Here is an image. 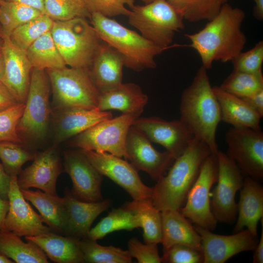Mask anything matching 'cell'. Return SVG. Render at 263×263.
Returning a JSON list of instances; mask_svg holds the SVG:
<instances>
[{
    "mask_svg": "<svg viewBox=\"0 0 263 263\" xmlns=\"http://www.w3.org/2000/svg\"><path fill=\"white\" fill-rule=\"evenodd\" d=\"M22 3L35 8L44 14V0H5Z\"/></svg>",
    "mask_w": 263,
    "mask_h": 263,
    "instance_id": "f907efd6",
    "label": "cell"
},
{
    "mask_svg": "<svg viewBox=\"0 0 263 263\" xmlns=\"http://www.w3.org/2000/svg\"><path fill=\"white\" fill-rule=\"evenodd\" d=\"M5 0H0V7Z\"/></svg>",
    "mask_w": 263,
    "mask_h": 263,
    "instance_id": "680465c9",
    "label": "cell"
},
{
    "mask_svg": "<svg viewBox=\"0 0 263 263\" xmlns=\"http://www.w3.org/2000/svg\"><path fill=\"white\" fill-rule=\"evenodd\" d=\"M36 153L21 144L0 141V159L6 172L10 177L19 175L22 166L27 161L33 160Z\"/></svg>",
    "mask_w": 263,
    "mask_h": 263,
    "instance_id": "f35d334b",
    "label": "cell"
},
{
    "mask_svg": "<svg viewBox=\"0 0 263 263\" xmlns=\"http://www.w3.org/2000/svg\"><path fill=\"white\" fill-rule=\"evenodd\" d=\"M44 14L39 10L22 3L4 0L0 7V25L10 36L20 25Z\"/></svg>",
    "mask_w": 263,
    "mask_h": 263,
    "instance_id": "d590c367",
    "label": "cell"
},
{
    "mask_svg": "<svg viewBox=\"0 0 263 263\" xmlns=\"http://www.w3.org/2000/svg\"><path fill=\"white\" fill-rule=\"evenodd\" d=\"M14 263L12 260L8 259L2 255H0V263Z\"/></svg>",
    "mask_w": 263,
    "mask_h": 263,
    "instance_id": "11a10c76",
    "label": "cell"
},
{
    "mask_svg": "<svg viewBox=\"0 0 263 263\" xmlns=\"http://www.w3.org/2000/svg\"><path fill=\"white\" fill-rule=\"evenodd\" d=\"M24 107L25 103H19L0 111V141L22 143L17 126Z\"/></svg>",
    "mask_w": 263,
    "mask_h": 263,
    "instance_id": "60d3db41",
    "label": "cell"
},
{
    "mask_svg": "<svg viewBox=\"0 0 263 263\" xmlns=\"http://www.w3.org/2000/svg\"><path fill=\"white\" fill-rule=\"evenodd\" d=\"M79 245L84 263H131L132 258L128 250L121 248L99 244L89 238L80 239Z\"/></svg>",
    "mask_w": 263,
    "mask_h": 263,
    "instance_id": "e575fe53",
    "label": "cell"
},
{
    "mask_svg": "<svg viewBox=\"0 0 263 263\" xmlns=\"http://www.w3.org/2000/svg\"><path fill=\"white\" fill-rule=\"evenodd\" d=\"M140 0L143 2L145 4H147L156 0Z\"/></svg>",
    "mask_w": 263,
    "mask_h": 263,
    "instance_id": "9f6ffc18",
    "label": "cell"
},
{
    "mask_svg": "<svg viewBox=\"0 0 263 263\" xmlns=\"http://www.w3.org/2000/svg\"><path fill=\"white\" fill-rule=\"evenodd\" d=\"M242 98L263 117V89L250 96Z\"/></svg>",
    "mask_w": 263,
    "mask_h": 263,
    "instance_id": "7dc6e473",
    "label": "cell"
},
{
    "mask_svg": "<svg viewBox=\"0 0 263 263\" xmlns=\"http://www.w3.org/2000/svg\"><path fill=\"white\" fill-rule=\"evenodd\" d=\"M125 149L126 159L133 167L146 172L156 181L165 175L175 159L167 150L160 152L155 150L147 136L132 125L127 135Z\"/></svg>",
    "mask_w": 263,
    "mask_h": 263,
    "instance_id": "5bb4252c",
    "label": "cell"
},
{
    "mask_svg": "<svg viewBox=\"0 0 263 263\" xmlns=\"http://www.w3.org/2000/svg\"><path fill=\"white\" fill-rule=\"evenodd\" d=\"M122 207L132 212L137 217L143 229L144 243L158 244L162 241L161 211L153 205L151 198L132 200Z\"/></svg>",
    "mask_w": 263,
    "mask_h": 263,
    "instance_id": "4dcf8cb0",
    "label": "cell"
},
{
    "mask_svg": "<svg viewBox=\"0 0 263 263\" xmlns=\"http://www.w3.org/2000/svg\"><path fill=\"white\" fill-rule=\"evenodd\" d=\"M218 178L212 192L210 206L217 222L228 224L234 222L237 216L235 196L244 183V175L233 159L219 150Z\"/></svg>",
    "mask_w": 263,
    "mask_h": 263,
    "instance_id": "8fae6325",
    "label": "cell"
},
{
    "mask_svg": "<svg viewBox=\"0 0 263 263\" xmlns=\"http://www.w3.org/2000/svg\"><path fill=\"white\" fill-rule=\"evenodd\" d=\"M4 71V61L1 50H0V81L3 75Z\"/></svg>",
    "mask_w": 263,
    "mask_h": 263,
    "instance_id": "db71d44e",
    "label": "cell"
},
{
    "mask_svg": "<svg viewBox=\"0 0 263 263\" xmlns=\"http://www.w3.org/2000/svg\"><path fill=\"white\" fill-rule=\"evenodd\" d=\"M262 224V232L260 240L254 249L253 263H263V218L260 220Z\"/></svg>",
    "mask_w": 263,
    "mask_h": 263,
    "instance_id": "681fc988",
    "label": "cell"
},
{
    "mask_svg": "<svg viewBox=\"0 0 263 263\" xmlns=\"http://www.w3.org/2000/svg\"><path fill=\"white\" fill-rule=\"evenodd\" d=\"M137 118L132 114L122 113L102 121L74 137L70 145L82 150L107 152L126 158L127 135Z\"/></svg>",
    "mask_w": 263,
    "mask_h": 263,
    "instance_id": "9c48e42d",
    "label": "cell"
},
{
    "mask_svg": "<svg viewBox=\"0 0 263 263\" xmlns=\"http://www.w3.org/2000/svg\"><path fill=\"white\" fill-rule=\"evenodd\" d=\"M127 250L130 256L136 259L139 263H162L157 244L142 243L134 237L129 240Z\"/></svg>",
    "mask_w": 263,
    "mask_h": 263,
    "instance_id": "f6af8a7d",
    "label": "cell"
},
{
    "mask_svg": "<svg viewBox=\"0 0 263 263\" xmlns=\"http://www.w3.org/2000/svg\"><path fill=\"white\" fill-rule=\"evenodd\" d=\"M124 59L116 49L102 41L89 68L92 78L100 93L122 83Z\"/></svg>",
    "mask_w": 263,
    "mask_h": 263,
    "instance_id": "603a6c76",
    "label": "cell"
},
{
    "mask_svg": "<svg viewBox=\"0 0 263 263\" xmlns=\"http://www.w3.org/2000/svg\"><path fill=\"white\" fill-rule=\"evenodd\" d=\"M81 150L103 176L123 188L132 200L152 198V187L144 184L138 170L131 163L109 153Z\"/></svg>",
    "mask_w": 263,
    "mask_h": 263,
    "instance_id": "4fadbf2b",
    "label": "cell"
},
{
    "mask_svg": "<svg viewBox=\"0 0 263 263\" xmlns=\"http://www.w3.org/2000/svg\"><path fill=\"white\" fill-rule=\"evenodd\" d=\"M127 17L129 23L156 45L167 49L181 46L171 44L175 33L184 28V19L167 0L134 5Z\"/></svg>",
    "mask_w": 263,
    "mask_h": 263,
    "instance_id": "52a82bcc",
    "label": "cell"
},
{
    "mask_svg": "<svg viewBox=\"0 0 263 263\" xmlns=\"http://www.w3.org/2000/svg\"><path fill=\"white\" fill-rule=\"evenodd\" d=\"M148 102V96L139 85L122 83L114 89L100 93L97 108L102 111L118 110L139 118Z\"/></svg>",
    "mask_w": 263,
    "mask_h": 263,
    "instance_id": "d4e9b609",
    "label": "cell"
},
{
    "mask_svg": "<svg viewBox=\"0 0 263 263\" xmlns=\"http://www.w3.org/2000/svg\"><path fill=\"white\" fill-rule=\"evenodd\" d=\"M63 198L67 213L64 235L78 239L88 238L94 221L112 204L109 199L95 202L82 201L76 198L67 188Z\"/></svg>",
    "mask_w": 263,
    "mask_h": 263,
    "instance_id": "7402d4cb",
    "label": "cell"
},
{
    "mask_svg": "<svg viewBox=\"0 0 263 263\" xmlns=\"http://www.w3.org/2000/svg\"><path fill=\"white\" fill-rule=\"evenodd\" d=\"M51 33L66 65L90 68L102 40L85 18L54 20Z\"/></svg>",
    "mask_w": 263,
    "mask_h": 263,
    "instance_id": "5b68a950",
    "label": "cell"
},
{
    "mask_svg": "<svg viewBox=\"0 0 263 263\" xmlns=\"http://www.w3.org/2000/svg\"><path fill=\"white\" fill-rule=\"evenodd\" d=\"M162 263H203L204 257L201 250L183 244H176L163 248Z\"/></svg>",
    "mask_w": 263,
    "mask_h": 263,
    "instance_id": "ee69618b",
    "label": "cell"
},
{
    "mask_svg": "<svg viewBox=\"0 0 263 263\" xmlns=\"http://www.w3.org/2000/svg\"><path fill=\"white\" fill-rule=\"evenodd\" d=\"M212 89L220 106L221 121L232 127L261 130L262 117L243 98L219 86L213 87Z\"/></svg>",
    "mask_w": 263,
    "mask_h": 263,
    "instance_id": "484cf974",
    "label": "cell"
},
{
    "mask_svg": "<svg viewBox=\"0 0 263 263\" xmlns=\"http://www.w3.org/2000/svg\"><path fill=\"white\" fill-rule=\"evenodd\" d=\"M219 87L241 98L250 96L263 89L262 71L248 73L233 71Z\"/></svg>",
    "mask_w": 263,
    "mask_h": 263,
    "instance_id": "8d00e7d4",
    "label": "cell"
},
{
    "mask_svg": "<svg viewBox=\"0 0 263 263\" xmlns=\"http://www.w3.org/2000/svg\"><path fill=\"white\" fill-rule=\"evenodd\" d=\"M53 94L52 110L97 108L100 92L89 68L47 70Z\"/></svg>",
    "mask_w": 263,
    "mask_h": 263,
    "instance_id": "8992f818",
    "label": "cell"
},
{
    "mask_svg": "<svg viewBox=\"0 0 263 263\" xmlns=\"http://www.w3.org/2000/svg\"><path fill=\"white\" fill-rule=\"evenodd\" d=\"M226 153L244 175L263 180V132L246 127L230 128L225 134Z\"/></svg>",
    "mask_w": 263,
    "mask_h": 263,
    "instance_id": "7c38bea8",
    "label": "cell"
},
{
    "mask_svg": "<svg viewBox=\"0 0 263 263\" xmlns=\"http://www.w3.org/2000/svg\"><path fill=\"white\" fill-rule=\"evenodd\" d=\"M132 126L142 132L150 142L164 147L175 159L184 152L194 138L180 119L169 121L156 116L139 117Z\"/></svg>",
    "mask_w": 263,
    "mask_h": 263,
    "instance_id": "2e32d148",
    "label": "cell"
},
{
    "mask_svg": "<svg viewBox=\"0 0 263 263\" xmlns=\"http://www.w3.org/2000/svg\"><path fill=\"white\" fill-rule=\"evenodd\" d=\"M84 3L90 14L96 13L105 17L124 15L128 16L131 9L134 5V0H84Z\"/></svg>",
    "mask_w": 263,
    "mask_h": 263,
    "instance_id": "b9f144b4",
    "label": "cell"
},
{
    "mask_svg": "<svg viewBox=\"0 0 263 263\" xmlns=\"http://www.w3.org/2000/svg\"><path fill=\"white\" fill-rule=\"evenodd\" d=\"M25 239L38 245L51 261L57 263H84L80 239L52 232Z\"/></svg>",
    "mask_w": 263,
    "mask_h": 263,
    "instance_id": "4316f807",
    "label": "cell"
},
{
    "mask_svg": "<svg viewBox=\"0 0 263 263\" xmlns=\"http://www.w3.org/2000/svg\"><path fill=\"white\" fill-rule=\"evenodd\" d=\"M26 200L38 210L45 223L55 233L64 235L67 221L64 199L40 189H20Z\"/></svg>",
    "mask_w": 263,
    "mask_h": 263,
    "instance_id": "f1b7e54d",
    "label": "cell"
},
{
    "mask_svg": "<svg viewBox=\"0 0 263 263\" xmlns=\"http://www.w3.org/2000/svg\"><path fill=\"white\" fill-rule=\"evenodd\" d=\"M79 0V1H82V2H84V0Z\"/></svg>",
    "mask_w": 263,
    "mask_h": 263,
    "instance_id": "91938a15",
    "label": "cell"
},
{
    "mask_svg": "<svg viewBox=\"0 0 263 263\" xmlns=\"http://www.w3.org/2000/svg\"><path fill=\"white\" fill-rule=\"evenodd\" d=\"M113 117L98 108L52 110L51 124L55 145L73 138L102 121Z\"/></svg>",
    "mask_w": 263,
    "mask_h": 263,
    "instance_id": "44dd1931",
    "label": "cell"
},
{
    "mask_svg": "<svg viewBox=\"0 0 263 263\" xmlns=\"http://www.w3.org/2000/svg\"><path fill=\"white\" fill-rule=\"evenodd\" d=\"M9 207L8 200H4L0 197V230L5 229L4 220Z\"/></svg>",
    "mask_w": 263,
    "mask_h": 263,
    "instance_id": "816d5d0a",
    "label": "cell"
},
{
    "mask_svg": "<svg viewBox=\"0 0 263 263\" xmlns=\"http://www.w3.org/2000/svg\"><path fill=\"white\" fill-rule=\"evenodd\" d=\"M63 165L72 182V194L88 202L103 200L101 185L103 175L80 150H67L63 153Z\"/></svg>",
    "mask_w": 263,
    "mask_h": 263,
    "instance_id": "9a60e30c",
    "label": "cell"
},
{
    "mask_svg": "<svg viewBox=\"0 0 263 263\" xmlns=\"http://www.w3.org/2000/svg\"><path fill=\"white\" fill-rule=\"evenodd\" d=\"M255 6L253 9V15L255 18L262 20L263 19V0H253Z\"/></svg>",
    "mask_w": 263,
    "mask_h": 263,
    "instance_id": "f5cc1de1",
    "label": "cell"
},
{
    "mask_svg": "<svg viewBox=\"0 0 263 263\" xmlns=\"http://www.w3.org/2000/svg\"><path fill=\"white\" fill-rule=\"evenodd\" d=\"M1 51L4 71L0 81L6 87L18 103H25L27 96L33 68L26 51L16 46L0 25Z\"/></svg>",
    "mask_w": 263,
    "mask_h": 263,
    "instance_id": "ac0fdd59",
    "label": "cell"
},
{
    "mask_svg": "<svg viewBox=\"0 0 263 263\" xmlns=\"http://www.w3.org/2000/svg\"><path fill=\"white\" fill-rule=\"evenodd\" d=\"M162 241L163 248L176 244L189 245L201 250V239L190 223L179 210L161 211Z\"/></svg>",
    "mask_w": 263,
    "mask_h": 263,
    "instance_id": "83f0119b",
    "label": "cell"
},
{
    "mask_svg": "<svg viewBox=\"0 0 263 263\" xmlns=\"http://www.w3.org/2000/svg\"><path fill=\"white\" fill-rule=\"evenodd\" d=\"M180 113V119L194 137L205 143L216 154L219 149L216 133L221 121V111L207 69L202 66L182 94Z\"/></svg>",
    "mask_w": 263,
    "mask_h": 263,
    "instance_id": "7a4b0ae2",
    "label": "cell"
},
{
    "mask_svg": "<svg viewBox=\"0 0 263 263\" xmlns=\"http://www.w3.org/2000/svg\"><path fill=\"white\" fill-rule=\"evenodd\" d=\"M17 178L18 176H11L8 194L9 207L4 220L5 229L20 237L35 236L53 232L43 224L40 215L26 201L18 184Z\"/></svg>",
    "mask_w": 263,
    "mask_h": 263,
    "instance_id": "d6986e66",
    "label": "cell"
},
{
    "mask_svg": "<svg viewBox=\"0 0 263 263\" xmlns=\"http://www.w3.org/2000/svg\"><path fill=\"white\" fill-rule=\"evenodd\" d=\"M228 0H167L182 16L190 22L210 20L220 11Z\"/></svg>",
    "mask_w": 263,
    "mask_h": 263,
    "instance_id": "836d02e7",
    "label": "cell"
},
{
    "mask_svg": "<svg viewBox=\"0 0 263 263\" xmlns=\"http://www.w3.org/2000/svg\"><path fill=\"white\" fill-rule=\"evenodd\" d=\"M26 53L34 69L47 70L66 67L56 46L51 31L35 41L26 50Z\"/></svg>",
    "mask_w": 263,
    "mask_h": 263,
    "instance_id": "1f68e13d",
    "label": "cell"
},
{
    "mask_svg": "<svg viewBox=\"0 0 263 263\" xmlns=\"http://www.w3.org/2000/svg\"><path fill=\"white\" fill-rule=\"evenodd\" d=\"M245 18L244 10L226 3L203 29L185 35L190 40L189 46L199 55L202 66L208 70L215 61H231L243 51L247 41L241 29Z\"/></svg>",
    "mask_w": 263,
    "mask_h": 263,
    "instance_id": "6da1fadb",
    "label": "cell"
},
{
    "mask_svg": "<svg viewBox=\"0 0 263 263\" xmlns=\"http://www.w3.org/2000/svg\"><path fill=\"white\" fill-rule=\"evenodd\" d=\"M18 103L10 92L0 81V111Z\"/></svg>",
    "mask_w": 263,
    "mask_h": 263,
    "instance_id": "bcb514c9",
    "label": "cell"
},
{
    "mask_svg": "<svg viewBox=\"0 0 263 263\" xmlns=\"http://www.w3.org/2000/svg\"><path fill=\"white\" fill-rule=\"evenodd\" d=\"M218 172L217 155L212 153L202 165L186 202L179 210L195 225L210 231L215 229L218 222L212 212L210 199V189L217 181Z\"/></svg>",
    "mask_w": 263,
    "mask_h": 263,
    "instance_id": "30bf717a",
    "label": "cell"
},
{
    "mask_svg": "<svg viewBox=\"0 0 263 263\" xmlns=\"http://www.w3.org/2000/svg\"><path fill=\"white\" fill-rule=\"evenodd\" d=\"M231 61L233 71L248 73L261 72L263 62V41H259L247 51L241 52Z\"/></svg>",
    "mask_w": 263,
    "mask_h": 263,
    "instance_id": "7bdbcfd3",
    "label": "cell"
},
{
    "mask_svg": "<svg viewBox=\"0 0 263 263\" xmlns=\"http://www.w3.org/2000/svg\"><path fill=\"white\" fill-rule=\"evenodd\" d=\"M44 14L53 20L91 17L85 3L78 0H44Z\"/></svg>",
    "mask_w": 263,
    "mask_h": 263,
    "instance_id": "ab89813d",
    "label": "cell"
},
{
    "mask_svg": "<svg viewBox=\"0 0 263 263\" xmlns=\"http://www.w3.org/2000/svg\"><path fill=\"white\" fill-rule=\"evenodd\" d=\"M50 88L45 70L33 68L24 109L17 126L22 143H40L48 135L52 113Z\"/></svg>",
    "mask_w": 263,
    "mask_h": 263,
    "instance_id": "ba28073f",
    "label": "cell"
},
{
    "mask_svg": "<svg viewBox=\"0 0 263 263\" xmlns=\"http://www.w3.org/2000/svg\"><path fill=\"white\" fill-rule=\"evenodd\" d=\"M10 180L11 177L6 172L3 165L0 163V197L4 200H8Z\"/></svg>",
    "mask_w": 263,
    "mask_h": 263,
    "instance_id": "c3c4849f",
    "label": "cell"
},
{
    "mask_svg": "<svg viewBox=\"0 0 263 263\" xmlns=\"http://www.w3.org/2000/svg\"><path fill=\"white\" fill-rule=\"evenodd\" d=\"M240 191L233 232H238L246 227L253 235L258 236V223L263 218V187L260 182L246 176Z\"/></svg>",
    "mask_w": 263,
    "mask_h": 263,
    "instance_id": "cb8c5ba5",
    "label": "cell"
},
{
    "mask_svg": "<svg viewBox=\"0 0 263 263\" xmlns=\"http://www.w3.org/2000/svg\"><path fill=\"white\" fill-rule=\"evenodd\" d=\"M2 45V41L1 39L0 38V50H1Z\"/></svg>",
    "mask_w": 263,
    "mask_h": 263,
    "instance_id": "6f0895ef",
    "label": "cell"
},
{
    "mask_svg": "<svg viewBox=\"0 0 263 263\" xmlns=\"http://www.w3.org/2000/svg\"><path fill=\"white\" fill-rule=\"evenodd\" d=\"M15 233L0 230V255L17 263H48L43 251L34 243L24 242Z\"/></svg>",
    "mask_w": 263,
    "mask_h": 263,
    "instance_id": "f546056e",
    "label": "cell"
},
{
    "mask_svg": "<svg viewBox=\"0 0 263 263\" xmlns=\"http://www.w3.org/2000/svg\"><path fill=\"white\" fill-rule=\"evenodd\" d=\"M63 171L56 145L36 153L33 163L21 170L17 178L20 189L38 188L56 195V181Z\"/></svg>",
    "mask_w": 263,
    "mask_h": 263,
    "instance_id": "ffe728a7",
    "label": "cell"
},
{
    "mask_svg": "<svg viewBox=\"0 0 263 263\" xmlns=\"http://www.w3.org/2000/svg\"><path fill=\"white\" fill-rule=\"evenodd\" d=\"M212 153L205 143L194 137L184 152L175 159L167 174L161 177L152 187L154 206L160 211L180 210L202 165Z\"/></svg>",
    "mask_w": 263,
    "mask_h": 263,
    "instance_id": "3957f363",
    "label": "cell"
},
{
    "mask_svg": "<svg viewBox=\"0 0 263 263\" xmlns=\"http://www.w3.org/2000/svg\"><path fill=\"white\" fill-rule=\"evenodd\" d=\"M54 20L45 14L16 28L10 35L11 41L19 48L26 50L38 38L51 31Z\"/></svg>",
    "mask_w": 263,
    "mask_h": 263,
    "instance_id": "74e56055",
    "label": "cell"
},
{
    "mask_svg": "<svg viewBox=\"0 0 263 263\" xmlns=\"http://www.w3.org/2000/svg\"><path fill=\"white\" fill-rule=\"evenodd\" d=\"M194 227L201 237L203 263H225L241 252L253 251L258 242V236L246 228L232 235H223L197 225Z\"/></svg>",
    "mask_w": 263,
    "mask_h": 263,
    "instance_id": "e0dca14e",
    "label": "cell"
},
{
    "mask_svg": "<svg viewBox=\"0 0 263 263\" xmlns=\"http://www.w3.org/2000/svg\"><path fill=\"white\" fill-rule=\"evenodd\" d=\"M140 227L136 216L130 210L121 207L113 209L94 227L90 229L88 238L97 241L116 231H131Z\"/></svg>",
    "mask_w": 263,
    "mask_h": 263,
    "instance_id": "d6a6232c",
    "label": "cell"
},
{
    "mask_svg": "<svg viewBox=\"0 0 263 263\" xmlns=\"http://www.w3.org/2000/svg\"><path fill=\"white\" fill-rule=\"evenodd\" d=\"M90 19L91 25L100 38L120 53L124 66L134 71L155 68V56L168 49L156 45L111 18L94 13Z\"/></svg>",
    "mask_w": 263,
    "mask_h": 263,
    "instance_id": "277c9868",
    "label": "cell"
}]
</instances>
